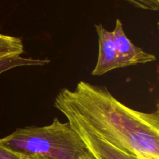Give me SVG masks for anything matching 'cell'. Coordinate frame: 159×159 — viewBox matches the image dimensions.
Segmentation results:
<instances>
[{"mask_svg":"<svg viewBox=\"0 0 159 159\" xmlns=\"http://www.w3.org/2000/svg\"><path fill=\"white\" fill-rule=\"evenodd\" d=\"M54 107L70 124L139 159H159V110L137 111L116 99L106 87L81 81L74 90L64 88Z\"/></svg>","mask_w":159,"mask_h":159,"instance_id":"1","label":"cell"},{"mask_svg":"<svg viewBox=\"0 0 159 159\" xmlns=\"http://www.w3.org/2000/svg\"><path fill=\"white\" fill-rule=\"evenodd\" d=\"M0 144L24 155L48 159H85L90 155L68 122L54 118L50 125L18 128L0 139Z\"/></svg>","mask_w":159,"mask_h":159,"instance_id":"2","label":"cell"},{"mask_svg":"<svg viewBox=\"0 0 159 159\" xmlns=\"http://www.w3.org/2000/svg\"><path fill=\"white\" fill-rule=\"evenodd\" d=\"M50 62L48 59H34L20 56H8L0 58V74L13 68L21 66H42Z\"/></svg>","mask_w":159,"mask_h":159,"instance_id":"6","label":"cell"},{"mask_svg":"<svg viewBox=\"0 0 159 159\" xmlns=\"http://www.w3.org/2000/svg\"><path fill=\"white\" fill-rule=\"evenodd\" d=\"M85 159H95V158H94V157L93 156V155H91V154H90V155H89V156L87 157V158H85Z\"/></svg>","mask_w":159,"mask_h":159,"instance_id":"10","label":"cell"},{"mask_svg":"<svg viewBox=\"0 0 159 159\" xmlns=\"http://www.w3.org/2000/svg\"><path fill=\"white\" fill-rule=\"evenodd\" d=\"M95 27L99 38V56L92 75L99 76L113 69L120 68V66L118 61L113 33L106 30L102 24L95 25Z\"/></svg>","mask_w":159,"mask_h":159,"instance_id":"4","label":"cell"},{"mask_svg":"<svg viewBox=\"0 0 159 159\" xmlns=\"http://www.w3.org/2000/svg\"><path fill=\"white\" fill-rule=\"evenodd\" d=\"M23 53L21 38L0 34V58L8 56H20Z\"/></svg>","mask_w":159,"mask_h":159,"instance_id":"7","label":"cell"},{"mask_svg":"<svg viewBox=\"0 0 159 159\" xmlns=\"http://www.w3.org/2000/svg\"><path fill=\"white\" fill-rule=\"evenodd\" d=\"M112 33L120 68L149 63L156 60L155 55L144 51L129 40L124 33L122 22L119 19L116 20V26Z\"/></svg>","mask_w":159,"mask_h":159,"instance_id":"3","label":"cell"},{"mask_svg":"<svg viewBox=\"0 0 159 159\" xmlns=\"http://www.w3.org/2000/svg\"><path fill=\"white\" fill-rule=\"evenodd\" d=\"M70 125L80 136L88 151L95 159H139L99 138L77 124H70Z\"/></svg>","mask_w":159,"mask_h":159,"instance_id":"5","label":"cell"},{"mask_svg":"<svg viewBox=\"0 0 159 159\" xmlns=\"http://www.w3.org/2000/svg\"><path fill=\"white\" fill-rule=\"evenodd\" d=\"M0 159H48L37 155H24L14 152L0 144Z\"/></svg>","mask_w":159,"mask_h":159,"instance_id":"8","label":"cell"},{"mask_svg":"<svg viewBox=\"0 0 159 159\" xmlns=\"http://www.w3.org/2000/svg\"><path fill=\"white\" fill-rule=\"evenodd\" d=\"M138 9L149 11H158L159 0H123Z\"/></svg>","mask_w":159,"mask_h":159,"instance_id":"9","label":"cell"}]
</instances>
